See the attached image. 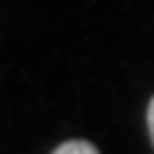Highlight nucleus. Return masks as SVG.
Listing matches in <instances>:
<instances>
[{
  "label": "nucleus",
  "instance_id": "1",
  "mask_svg": "<svg viewBox=\"0 0 154 154\" xmlns=\"http://www.w3.org/2000/svg\"><path fill=\"white\" fill-rule=\"evenodd\" d=\"M51 154H100V149L88 139H69V141H62Z\"/></svg>",
  "mask_w": 154,
  "mask_h": 154
},
{
  "label": "nucleus",
  "instance_id": "2",
  "mask_svg": "<svg viewBox=\"0 0 154 154\" xmlns=\"http://www.w3.org/2000/svg\"><path fill=\"white\" fill-rule=\"evenodd\" d=\"M146 128H149V139H152V146H154V95L146 108Z\"/></svg>",
  "mask_w": 154,
  "mask_h": 154
}]
</instances>
